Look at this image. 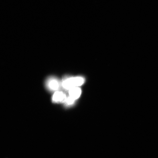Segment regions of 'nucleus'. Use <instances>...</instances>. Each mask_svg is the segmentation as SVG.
<instances>
[{
  "label": "nucleus",
  "mask_w": 158,
  "mask_h": 158,
  "mask_svg": "<svg viewBox=\"0 0 158 158\" xmlns=\"http://www.w3.org/2000/svg\"><path fill=\"white\" fill-rule=\"evenodd\" d=\"M85 82V79L82 77L67 78L64 79L62 83L63 87L66 90L81 85Z\"/></svg>",
  "instance_id": "f257e3e1"
},
{
  "label": "nucleus",
  "mask_w": 158,
  "mask_h": 158,
  "mask_svg": "<svg viewBox=\"0 0 158 158\" xmlns=\"http://www.w3.org/2000/svg\"><path fill=\"white\" fill-rule=\"evenodd\" d=\"M47 85L51 90L54 91L58 90L60 86L58 81L53 78L49 79L47 82Z\"/></svg>",
  "instance_id": "f03ea898"
},
{
  "label": "nucleus",
  "mask_w": 158,
  "mask_h": 158,
  "mask_svg": "<svg viewBox=\"0 0 158 158\" xmlns=\"http://www.w3.org/2000/svg\"><path fill=\"white\" fill-rule=\"evenodd\" d=\"M69 96L76 100L80 97L81 94V90L78 87L72 88L69 90Z\"/></svg>",
  "instance_id": "7ed1b4c3"
},
{
  "label": "nucleus",
  "mask_w": 158,
  "mask_h": 158,
  "mask_svg": "<svg viewBox=\"0 0 158 158\" xmlns=\"http://www.w3.org/2000/svg\"><path fill=\"white\" fill-rule=\"evenodd\" d=\"M65 94L61 92L57 91L53 96V101L55 102H65L66 99Z\"/></svg>",
  "instance_id": "20e7f679"
},
{
  "label": "nucleus",
  "mask_w": 158,
  "mask_h": 158,
  "mask_svg": "<svg viewBox=\"0 0 158 158\" xmlns=\"http://www.w3.org/2000/svg\"><path fill=\"white\" fill-rule=\"evenodd\" d=\"M75 100H74L73 98L69 96L68 98H66V100H65V102L66 106H71L74 104Z\"/></svg>",
  "instance_id": "39448f33"
}]
</instances>
